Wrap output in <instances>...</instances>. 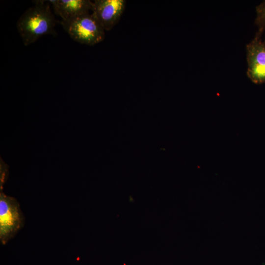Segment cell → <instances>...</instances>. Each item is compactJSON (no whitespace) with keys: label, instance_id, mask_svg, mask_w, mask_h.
Segmentation results:
<instances>
[{"label":"cell","instance_id":"cell-1","mask_svg":"<svg viewBox=\"0 0 265 265\" xmlns=\"http://www.w3.org/2000/svg\"><path fill=\"white\" fill-rule=\"evenodd\" d=\"M37 0L20 17L17 28L25 46H28L41 37L54 33L56 20L50 7L51 3Z\"/></svg>","mask_w":265,"mask_h":265},{"label":"cell","instance_id":"cell-7","mask_svg":"<svg viewBox=\"0 0 265 265\" xmlns=\"http://www.w3.org/2000/svg\"><path fill=\"white\" fill-rule=\"evenodd\" d=\"M256 12L255 24L258 28L256 33L262 35L265 30V0L256 7Z\"/></svg>","mask_w":265,"mask_h":265},{"label":"cell","instance_id":"cell-3","mask_svg":"<svg viewBox=\"0 0 265 265\" xmlns=\"http://www.w3.org/2000/svg\"><path fill=\"white\" fill-rule=\"evenodd\" d=\"M25 217L18 201L0 192V240L5 245L21 230Z\"/></svg>","mask_w":265,"mask_h":265},{"label":"cell","instance_id":"cell-6","mask_svg":"<svg viewBox=\"0 0 265 265\" xmlns=\"http://www.w3.org/2000/svg\"><path fill=\"white\" fill-rule=\"evenodd\" d=\"M53 11L62 21L75 18L92 11L93 2L89 0H49Z\"/></svg>","mask_w":265,"mask_h":265},{"label":"cell","instance_id":"cell-5","mask_svg":"<svg viewBox=\"0 0 265 265\" xmlns=\"http://www.w3.org/2000/svg\"><path fill=\"white\" fill-rule=\"evenodd\" d=\"M125 0H96L92 13L105 31L111 30L120 19L126 7Z\"/></svg>","mask_w":265,"mask_h":265},{"label":"cell","instance_id":"cell-2","mask_svg":"<svg viewBox=\"0 0 265 265\" xmlns=\"http://www.w3.org/2000/svg\"><path fill=\"white\" fill-rule=\"evenodd\" d=\"M60 23L70 37L80 44L93 46L105 39V30L92 13Z\"/></svg>","mask_w":265,"mask_h":265},{"label":"cell","instance_id":"cell-4","mask_svg":"<svg viewBox=\"0 0 265 265\" xmlns=\"http://www.w3.org/2000/svg\"><path fill=\"white\" fill-rule=\"evenodd\" d=\"M262 34L256 33L246 45V59L248 78L254 83H265V39Z\"/></svg>","mask_w":265,"mask_h":265}]
</instances>
